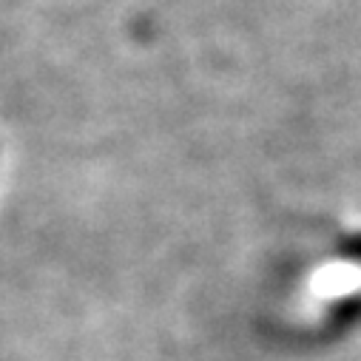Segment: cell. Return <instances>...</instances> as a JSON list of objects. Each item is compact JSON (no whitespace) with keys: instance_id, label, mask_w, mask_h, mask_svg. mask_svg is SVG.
<instances>
[{"instance_id":"1","label":"cell","mask_w":361,"mask_h":361,"mask_svg":"<svg viewBox=\"0 0 361 361\" xmlns=\"http://www.w3.org/2000/svg\"><path fill=\"white\" fill-rule=\"evenodd\" d=\"M341 253H347L350 259H358V262H361V233L350 236V239L341 245Z\"/></svg>"}]
</instances>
